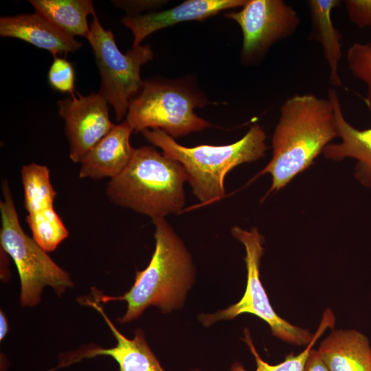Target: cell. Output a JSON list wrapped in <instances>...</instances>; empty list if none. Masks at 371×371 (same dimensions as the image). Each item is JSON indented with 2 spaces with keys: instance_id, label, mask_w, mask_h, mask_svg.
<instances>
[{
  "instance_id": "ac0fdd59",
  "label": "cell",
  "mask_w": 371,
  "mask_h": 371,
  "mask_svg": "<svg viewBox=\"0 0 371 371\" xmlns=\"http://www.w3.org/2000/svg\"><path fill=\"white\" fill-rule=\"evenodd\" d=\"M340 3L339 0L307 1L312 27L310 38L321 44L330 69L329 81L335 87L342 85L338 72V65L342 57L341 36L333 25L331 12Z\"/></svg>"
},
{
  "instance_id": "7c38bea8",
  "label": "cell",
  "mask_w": 371,
  "mask_h": 371,
  "mask_svg": "<svg viewBox=\"0 0 371 371\" xmlns=\"http://www.w3.org/2000/svg\"><path fill=\"white\" fill-rule=\"evenodd\" d=\"M247 0H188L170 9L145 14L127 15L121 23L133 34L132 47L155 31L187 21H201L219 12L244 6Z\"/></svg>"
},
{
  "instance_id": "6da1fadb",
  "label": "cell",
  "mask_w": 371,
  "mask_h": 371,
  "mask_svg": "<svg viewBox=\"0 0 371 371\" xmlns=\"http://www.w3.org/2000/svg\"><path fill=\"white\" fill-rule=\"evenodd\" d=\"M280 112L272 137V158L257 175H271L268 193L286 186L338 137L334 108L328 98L296 94L283 103Z\"/></svg>"
},
{
  "instance_id": "44dd1931",
  "label": "cell",
  "mask_w": 371,
  "mask_h": 371,
  "mask_svg": "<svg viewBox=\"0 0 371 371\" xmlns=\"http://www.w3.org/2000/svg\"><path fill=\"white\" fill-rule=\"evenodd\" d=\"M347 61L352 76L365 84V101L371 108V41L351 45L347 52Z\"/></svg>"
},
{
  "instance_id": "277c9868",
  "label": "cell",
  "mask_w": 371,
  "mask_h": 371,
  "mask_svg": "<svg viewBox=\"0 0 371 371\" xmlns=\"http://www.w3.org/2000/svg\"><path fill=\"white\" fill-rule=\"evenodd\" d=\"M141 133L149 142L160 148L165 156L183 166L187 181L201 206L223 199L226 175L240 164L265 157L268 149L265 132L259 124L251 126L238 141L222 146L186 147L159 128L146 129Z\"/></svg>"
},
{
  "instance_id": "4fadbf2b",
  "label": "cell",
  "mask_w": 371,
  "mask_h": 371,
  "mask_svg": "<svg viewBox=\"0 0 371 371\" xmlns=\"http://www.w3.org/2000/svg\"><path fill=\"white\" fill-rule=\"evenodd\" d=\"M86 304L95 308L103 317L115 337L117 344L110 348L94 347L77 352L73 355L66 357L68 365L82 359L107 355L113 358L118 363L119 371H165L148 346L142 329H137L134 337L128 339L117 329L98 302L88 300Z\"/></svg>"
},
{
  "instance_id": "9a60e30c",
  "label": "cell",
  "mask_w": 371,
  "mask_h": 371,
  "mask_svg": "<svg viewBox=\"0 0 371 371\" xmlns=\"http://www.w3.org/2000/svg\"><path fill=\"white\" fill-rule=\"evenodd\" d=\"M0 35L23 40L38 48L58 54L74 52L81 43L35 12L0 18Z\"/></svg>"
},
{
  "instance_id": "7a4b0ae2",
  "label": "cell",
  "mask_w": 371,
  "mask_h": 371,
  "mask_svg": "<svg viewBox=\"0 0 371 371\" xmlns=\"http://www.w3.org/2000/svg\"><path fill=\"white\" fill-rule=\"evenodd\" d=\"M155 248L148 265L137 271L134 284L123 295H98L97 302L124 300L126 313L117 319L126 323L139 317L150 306L163 313L180 308L194 280V269L191 256L182 240L164 218L153 219Z\"/></svg>"
},
{
  "instance_id": "5b68a950",
  "label": "cell",
  "mask_w": 371,
  "mask_h": 371,
  "mask_svg": "<svg viewBox=\"0 0 371 371\" xmlns=\"http://www.w3.org/2000/svg\"><path fill=\"white\" fill-rule=\"evenodd\" d=\"M1 192V248L16 267L21 283V304L36 306L45 286H51L60 295L66 288L74 285L69 274L52 260L32 237L24 232L7 180L2 182Z\"/></svg>"
},
{
  "instance_id": "e0dca14e",
  "label": "cell",
  "mask_w": 371,
  "mask_h": 371,
  "mask_svg": "<svg viewBox=\"0 0 371 371\" xmlns=\"http://www.w3.org/2000/svg\"><path fill=\"white\" fill-rule=\"evenodd\" d=\"M317 351L329 371H371L370 341L357 330H333Z\"/></svg>"
},
{
  "instance_id": "52a82bcc",
  "label": "cell",
  "mask_w": 371,
  "mask_h": 371,
  "mask_svg": "<svg viewBox=\"0 0 371 371\" xmlns=\"http://www.w3.org/2000/svg\"><path fill=\"white\" fill-rule=\"evenodd\" d=\"M87 39L101 77L98 93L113 107L119 122L126 115L131 100L144 86L140 69L153 58V50L149 45H140L123 54L111 30L102 27L95 13Z\"/></svg>"
},
{
  "instance_id": "5bb4252c",
  "label": "cell",
  "mask_w": 371,
  "mask_h": 371,
  "mask_svg": "<svg viewBox=\"0 0 371 371\" xmlns=\"http://www.w3.org/2000/svg\"><path fill=\"white\" fill-rule=\"evenodd\" d=\"M133 129L125 120L114 124L79 163V177L111 179L118 175L131 161L135 150L130 144Z\"/></svg>"
},
{
  "instance_id": "9c48e42d",
  "label": "cell",
  "mask_w": 371,
  "mask_h": 371,
  "mask_svg": "<svg viewBox=\"0 0 371 371\" xmlns=\"http://www.w3.org/2000/svg\"><path fill=\"white\" fill-rule=\"evenodd\" d=\"M240 27L242 59L253 63L276 43L291 36L300 25L297 12L282 0H249L239 11L225 14Z\"/></svg>"
},
{
  "instance_id": "d6986e66",
  "label": "cell",
  "mask_w": 371,
  "mask_h": 371,
  "mask_svg": "<svg viewBox=\"0 0 371 371\" xmlns=\"http://www.w3.org/2000/svg\"><path fill=\"white\" fill-rule=\"evenodd\" d=\"M35 12L42 14L56 27L76 36L87 38L90 27L87 16L94 14L90 0H31Z\"/></svg>"
},
{
  "instance_id": "d4e9b609",
  "label": "cell",
  "mask_w": 371,
  "mask_h": 371,
  "mask_svg": "<svg viewBox=\"0 0 371 371\" xmlns=\"http://www.w3.org/2000/svg\"><path fill=\"white\" fill-rule=\"evenodd\" d=\"M8 322L6 319V317L5 316L3 312L1 311L0 312V340L2 341V339L5 337V336L7 335L8 332Z\"/></svg>"
},
{
  "instance_id": "2e32d148",
  "label": "cell",
  "mask_w": 371,
  "mask_h": 371,
  "mask_svg": "<svg viewBox=\"0 0 371 371\" xmlns=\"http://www.w3.org/2000/svg\"><path fill=\"white\" fill-rule=\"evenodd\" d=\"M332 102L336 120L339 144L327 145L323 150L326 158L341 160L352 157L357 160V178L366 186L371 185V128L359 130L350 125L345 119L338 94L335 89L328 91Z\"/></svg>"
},
{
  "instance_id": "603a6c76",
  "label": "cell",
  "mask_w": 371,
  "mask_h": 371,
  "mask_svg": "<svg viewBox=\"0 0 371 371\" xmlns=\"http://www.w3.org/2000/svg\"><path fill=\"white\" fill-rule=\"evenodd\" d=\"M351 22L360 28L371 27V0L343 1Z\"/></svg>"
},
{
  "instance_id": "30bf717a",
  "label": "cell",
  "mask_w": 371,
  "mask_h": 371,
  "mask_svg": "<svg viewBox=\"0 0 371 371\" xmlns=\"http://www.w3.org/2000/svg\"><path fill=\"white\" fill-rule=\"evenodd\" d=\"M24 207L32 238L45 251L55 250L69 236V232L54 210L56 196L49 168L30 163L21 170Z\"/></svg>"
},
{
  "instance_id": "7402d4cb",
  "label": "cell",
  "mask_w": 371,
  "mask_h": 371,
  "mask_svg": "<svg viewBox=\"0 0 371 371\" xmlns=\"http://www.w3.org/2000/svg\"><path fill=\"white\" fill-rule=\"evenodd\" d=\"M51 87L61 93H74L75 71L73 65L65 58L54 57L48 71Z\"/></svg>"
},
{
  "instance_id": "8fae6325",
  "label": "cell",
  "mask_w": 371,
  "mask_h": 371,
  "mask_svg": "<svg viewBox=\"0 0 371 371\" xmlns=\"http://www.w3.org/2000/svg\"><path fill=\"white\" fill-rule=\"evenodd\" d=\"M106 100L98 93L76 92L57 101L58 114L65 120L69 158L79 164L85 155L113 128Z\"/></svg>"
},
{
  "instance_id": "ffe728a7",
  "label": "cell",
  "mask_w": 371,
  "mask_h": 371,
  "mask_svg": "<svg viewBox=\"0 0 371 371\" xmlns=\"http://www.w3.org/2000/svg\"><path fill=\"white\" fill-rule=\"evenodd\" d=\"M335 320V319L333 312L329 308H327L323 314L319 327L313 334L311 341L306 346L304 350L296 355L290 353L282 362L276 365H271L260 357L253 344L248 329L245 328L244 330V340L255 359L256 363V369L255 371H304L306 359L311 350L313 349V345L327 328H333ZM229 371L248 370H245L239 362H235Z\"/></svg>"
},
{
  "instance_id": "3957f363",
  "label": "cell",
  "mask_w": 371,
  "mask_h": 371,
  "mask_svg": "<svg viewBox=\"0 0 371 371\" xmlns=\"http://www.w3.org/2000/svg\"><path fill=\"white\" fill-rule=\"evenodd\" d=\"M183 166L153 146L135 148L127 166L109 180L108 199L153 219L180 213L185 205Z\"/></svg>"
},
{
  "instance_id": "8992f818",
  "label": "cell",
  "mask_w": 371,
  "mask_h": 371,
  "mask_svg": "<svg viewBox=\"0 0 371 371\" xmlns=\"http://www.w3.org/2000/svg\"><path fill=\"white\" fill-rule=\"evenodd\" d=\"M206 104L204 98L184 85L144 82L141 93L130 102L126 121L136 133L159 128L179 137L211 126L194 111Z\"/></svg>"
},
{
  "instance_id": "ba28073f",
  "label": "cell",
  "mask_w": 371,
  "mask_h": 371,
  "mask_svg": "<svg viewBox=\"0 0 371 371\" xmlns=\"http://www.w3.org/2000/svg\"><path fill=\"white\" fill-rule=\"evenodd\" d=\"M234 238L245 247V262L247 271L245 291L236 304L213 314H202L200 320L205 326L220 320L232 319L249 313L264 320L273 335L289 344L306 346L313 335L308 330L295 326L280 317L271 305L269 297L260 278V263L263 254V236L256 228L245 230L238 226L231 229Z\"/></svg>"
},
{
  "instance_id": "cb8c5ba5",
  "label": "cell",
  "mask_w": 371,
  "mask_h": 371,
  "mask_svg": "<svg viewBox=\"0 0 371 371\" xmlns=\"http://www.w3.org/2000/svg\"><path fill=\"white\" fill-rule=\"evenodd\" d=\"M304 371H329L316 350H311L306 359Z\"/></svg>"
}]
</instances>
